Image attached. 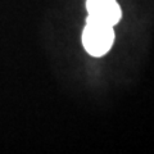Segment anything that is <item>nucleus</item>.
I'll use <instances>...</instances> for the list:
<instances>
[{
  "label": "nucleus",
  "mask_w": 154,
  "mask_h": 154,
  "mask_svg": "<svg viewBox=\"0 0 154 154\" xmlns=\"http://www.w3.org/2000/svg\"><path fill=\"white\" fill-rule=\"evenodd\" d=\"M114 42L113 26L86 18L82 32V44L85 50L93 57H103L112 49Z\"/></svg>",
  "instance_id": "obj_1"
},
{
  "label": "nucleus",
  "mask_w": 154,
  "mask_h": 154,
  "mask_svg": "<svg viewBox=\"0 0 154 154\" xmlns=\"http://www.w3.org/2000/svg\"><path fill=\"white\" fill-rule=\"evenodd\" d=\"M88 18L109 26H116L122 18L121 7L116 0H86Z\"/></svg>",
  "instance_id": "obj_2"
}]
</instances>
